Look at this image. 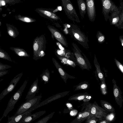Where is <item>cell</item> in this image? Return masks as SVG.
Here are the masks:
<instances>
[{
  "label": "cell",
  "mask_w": 123,
  "mask_h": 123,
  "mask_svg": "<svg viewBox=\"0 0 123 123\" xmlns=\"http://www.w3.org/2000/svg\"><path fill=\"white\" fill-rule=\"evenodd\" d=\"M74 36L77 39L79 38V36L78 34L77 33H75L74 34Z\"/></svg>",
  "instance_id": "cell-44"
},
{
  "label": "cell",
  "mask_w": 123,
  "mask_h": 123,
  "mask_svg": "<svg viewBox=\"0 0 123 123\" xmlns=\"http://www.w3.org/2000/svg\"><path fill=\"white\" fill-rule=\"evenodd\" d=\"M92 98V96L89 94H88L86 97V98L83 100L84 102L88 101L91 100V99Z\"/></svg>",
  "instance_id": "cell-39"
},
{
  "label": "cell",
  "mask_w": 123,
  "mask_h": 123,
  "mask_svg": "<svg viewBox=\"0 0 123 123\" xmlns=\"http://www.w3.org/2000/svg\"><path fill=\"white\" fill-rule=\"evenodd\" d=\"M77 60L80 64L82 65H84L85 64V61L82 58L79 57L77 58Z\"/></svg>",
  "instance_id": "cell-36"
},
{
  "label": "cell",
  "mask_w": 123,
  "mask_h": 123,
  "mask_svg": "<svg viewBox=\"0 0 123 123\" xmlns=\"http://www.w3.org/2000/svg\"><path fill=\"white\" fill-rule=\"evenodd\" d=\"M55 113L54 111L49 115L43 117L42 119L36 122V123H46L49 120L52 118L54 114Z\"/></svg>",
  "instance_id": "cell-27"
},
{
  "label": "cell",
  "mask_w": 123,
  "mask_h": 123,
  "mask_svg": "<svg viewBox=\"0 0 123 123\" xmlns=\"http://www.w3.org/2000/svg\"><path fill=\"white\" fill-rule=\"evenodd\" d=\"M11 67V66L9 65L4 64L0 62V71L6 70Z\"/></svg>",
  "instance_id": "cell-33"
},
{
  "label": "cell",
  "mask_w": 123,
  "mask_h": 123,
  "mask_svg": "<svg viewBox=\"0 0 123 123\" xmlns=\"http://www.w3.org/2000/svg\"><path fill=\"white\" fill-rule=\"evenodd\" d=\"M98 123H109L110 122L106 120L105 118H100Z\"/></svg>",
  "instance_id": "cell-35"
},
{
  "label": "cell",
  "mask_w": 123,
  "mask_h": 123,
  "mask_svg": "<svg viewBox=\"0 0 123 123\" xmlns=\"http://www.w3.org/2000/svg\"><path fill=\"white\" fill-rule=\"evenodd\" d=\"M100 102L101 106L104 110L109 112L115 113L114 108L110 103L103 100H101Z\"/></svg>",
  "instance_id": "cell-21"
},
{
  "label": "cell",
  "mask_w": 123,
  "mask_h": 123,
  "mask_svg": "<svg viewBox=\"0 0 123 123\" xmlns=\"http://www.w3.org/2000/svg\"><path fill=\"white\" fill-rule=\"evenodd\" d=\"M3 80V79H2L0 80V82Z\"/></svg>",
  "instance_id": "cell-46"
},
{
  "label": "cell",
  "mask_w": 123,
  "mask_h": 123,
  "mask_svg": "<svg viewBox=\"0 0 123 123\" xmlns=\"http://www.w3.org/2000/svg\"><path fill=\"white\" fill-rule=\"evenodd\" d=\"M47 27L52 34L60 43L66 47L67 44L66 39L63 34L55 28L49 25Z\"/></svg>",
  "instance_id": "cell-11"
},
{
  "label": "cell",
  "mask_w": 123,
  "mask_h": 123,
  "mask_svg": "<svg viewBox=\"0 0 123 123\" xmlns=\"http://www.w3.org/2000/svg\"><path fill=\"white\" fill-rule=\"evenodd\" d=\"M89 85L88 82L86 81L80 83L78 85L75 86V91L82 89H86L89 87Z\"/></svg>",
  "instance_id": "cell-26"
},
{
  "label": "cell",
  "mask_w": 123,
  "mask_h": 123,
  "mask_svg": "<svg viewBox=\"0 0 123 123\" xmlns=\"http://www.w3.org/2000/svg\"><path fill=\"white\" fill-rule=\"evenodd\" d=\"M59 59L61 61L62 63H64L65 64H68L69 65H71L73 64V62L71 61L66 59L62 57H60Z\"/></svg>",
  "instance_id": "cell-32"
},
{
  "label": "cell",
  "mask_w": 123,
  "mask_h": 123,
  "mask_svg": "<svg viewBox=\"0 0 123 123\" xmlns=\"http://www.w3.org/2000/svg\"><path fill=\"white\" fill-rule=\"evenodd\" d=\"M104 39V37L103 36H101L98 39V40L99 42L103 41Z\"/></svg>",
  "instance_id": "cell-43"
},
{
  "label": "cell",
  "mask_w": 123,
  "mask_h": 123,
  "mask_svg": "<svg viewBox=\"0 0 123 123\" xmlns=\"http://www.w3.org/2000/svg\"><path fill=\"white\" fill-rule=\"evenodd\" d=\"M122 0H120V3H121L122 1Z\"/></svg>",
  "instance_id": "cell-48"
},
{
  "label": "cell",
  "mask_w": 123,
  "mask_h": 123,
  "mask_svg": "<svg viewBox=\"0 0 123 123\" xmlns=\"http://www.w3.org/2000/svg\"><path fill=\"white\" fill-rule=\"evenodd\" d=\"M88 94L87 92L75 94L70 97L69 100H84Z\"/></svg>",
  "instance_id": "cell-22"
},
{
  "label": "cell",
  "mask_w": 123,
  "mask_h": 123,
  "mask_svg": "<svg viewBox=\"0 0 123 123\" xmlns=\"http://www.w3.org/2000/svg\"><path fill=\"white\" fill-rule=\"evenodd\" d=\"M102 6V13L105 20L110 17L109 14L113 12H119V7L117 6L111 0H101Z\"/></svg>",
  "instance_id": "cell-5"
},
{
  "label": "cell",
  "mask_w": 123,
  "mask_h": 123,
  "mask_svg": "<svg viewBox=\"0 0 123 123\" xmlns=\"http://www.w3.org/2000/svg\"><path fill=\"white\" fill-rule=\"evenodd\" d=\"M100 88L101 93L103 95H106L107 94V88L105 81L101 82Z\"/></svg>",
  "instance_id": "cell-31"
},
{
  "label": "cell",
  "mask_w": 123,
  "mask_h": 123,
  "mask_svg": "<svg viewBox=\"0 0 123 123\" xmlns=\"http://www.w3.org/2000/svg\"><path fill=\"white\" fill-rule=\"evenodd\" d=\"M37 106L33 107L25 112L16 116L13 115L11 117H8L7 123H18L23 118L26 116L31 114V112L37 109Z\"/></svg>",
  "instance_id": "cell-12"
},
{
  "label": "cell",
  "mask_w": 123,
  "mask_h": 123,
  "mask_svg": "<svg viewBox=\"0 0 123 123\" xmlns=\"http://www.w3.org/2000/svg\"><path fill=\"white\" fill-rule=\"evenodd\" d=\"M113 84V95L117 104L120 108H122L123 102L121 90L116 84V81L114 79L112 80Z\"/></svg>",
  "instance_id": "cell-10"
},
{
  "label": "cell",
  "mask_w": 123,
  "mask_h": 123,
  "mask_svg": "<svg viewBox=\"0 0 123 123\" xmlns=\"http://www.w3.org/2000/svg\"><path fill=\"white\" fill-rule=\"evenodd\" d=\"M115 113L113 112H111L110 113L106 115L105 118L107 120L110 122H113L115 119Z\"/></svg>",
  "instance_id": "cell-30"
},
{
  "label": "cell",
  "mask_w": 123,
  "mask_h": 123,
  "mask_svg": "<svg viewBox=\"0 0 123 123\" xmlns=\"http://www.w3.org/2000/svg\"><path fill=\"white\" fill-rule=\"evenodd\" d=\"M2 5L3 6L4 5H5V3L3 1H2Z\"/></svg>",
  "instance_id": "cell-45"
},
{
  "label": "cell",
  "mask_w": 123,
  "mask_h": 123,
  "mask_svg": "<svg viewBox=\"0 0 123 123\" xmlns=\"http://www.w3.org/2000/svg\"><path fill=\"white\" fill-rule=\"evenodd\" d=\"M23 74L21 73L16 75L11 81L8 86L0 94V100L9 93L12 91L22 76Z\"/></svg>",
  "instance_id": "cell-8"
},
{
  "label": "cell",
  "mask_w": 123,
  "mask_h": 123,
  "mask_svg": "<svg viewBox=\"0 0 123 123\" xmlns=\"http://www.w3.org/2000/svg\"><path fill=\"white\" fill-rule=\"evenodd\" d=\"M52 61L61 77L65 83H66L67 80L68 78L74 79L75 78V77L70 75L67 73L57 61L53 58H52Z\"/></svg>",
  "instance_id": "cell-14"
},
{
  "label": "cell",
  "mask_w": 123,
  "mask_h": 123,
  "mask_svg": "<svg viewBox=\"0 0 123 123\" xmlns=\"http://www.w3.org/2000/svg\"><path fill=\"white\" fill-rule=\"evenodd\" d=\"M7 32L11 37L15 38L19 34V32L15 27L10 25H7Z\"/></svg>",
  "instance_id": "cell-20"
},
{
  "label": "cell",
  "mask_w": 123,
  "mask_h": 123,
  "mask_svg": "<svg viewBox=\"0 0 123 123\" xmlns=\"http://www.w3.org/2000/svg\"><path fill=\"white\" fill-rule=\"evenodd\" d=\"M18 19L20 20L27 23H31L36 21V20L31 17L27 16H21Z\"/></svg>",
  "instance_id": "cell-28"
},
{
  "label": "cell",
  "mask_w": 123,
  "mask_h": 123,
  "mask_svg": "<svg viewBox=\"0 0 123 123\" xmlns=\"http://www.w3.org/2000/svg\"><path fill=\"white\" fill-rule=\"evenodd\" d=\"M90 115V110L87 108L84 111L79 112L76 117L70 123H81L86 120Z\"/></svg>",
  "instance_id": "cell-15"
},
{
  "label": "cell",
  "mask_w": 123,
  "mask_h": 123,
  "mask_svg": "<svg viewBox=\"0 0 123 123\" xmlns=\"http://www.w3.org/2000/svg\"><path fill=\"white\" fill-rule=\"evenodd\" d=\"M46 112L43 111L36 112L32 114L26 116L23 118L18 123H30L39 118Z\"/></svg>",
  "instance_id": "cell-13"
},
{
  "label": "cell",
  "mask_w": 123,
  "mask_h": 123,
  "mask_svg": "<svg viewBox=\"0 0 123 123\" xmlns=\"http://www.w3.org/2000/svg\"><path fill=\"white\" fill-rule=\"evenodd\" d=\"M87 108L90 110V116H95L99 118H105L106 115L105 110L98 105L95 102L93 104H90Z\"/></svg>",
  "instance_id": "cell-7"
},
{
  "label": "cell",
  "mask_w": 123,
  "mask_h": 123,
  "mask_svg": "<svg viewBox=\"0 0 123 123\" xmlns=\"http://www.w3.org/2000/svg\"><path fill=\"white\" fill-rule=\"evenodd\" d=\"M11 50L14 51L18 56L23 57H29L30 55L24 49L18 47H11L10 48Z\"/></svg>",
  "instance_id": "cell-19"
},
{
  "label": "cell",
  "mask_w": 123,
  "mask_h": 123,
  "mask_svg": "<svg viewBox=\"0 0 123 123\" xmlns=\"http://www.w3.org/2000/svg\"><path fill=\"white\" fill-rule=\"evenodd\" d=\"M77 110L73 109L70 111V115L71 116H75L77 115Z\"/></svg>",
  "instance_id": "cell-34"
},
{
  "label": "cell",
  "mask_w": 123,
  "mask_h": 123,
  "mask_svg": "<svg viewBox=\"0 0 123 123\" xmlns=\"http://www.w3.org/2000/svg\"><path fill=\"white\" fill-rule=\"evenodd\" d=\"M46 43V38L43 35L35 38L33 43L34 59L37 60L45 55Z\"/></svg>",
  "instance_id": "cell-1"
},
{
  "label": "cell",
  "mask_w": 123,
  "mask_h": 123,
  "mask_svg": "<svg viewBox=\"0 0 123 123\" xmlns=\"http://www.w3.org/2000/svg\"><path fill=\"white\" fill-rule=\"evenodd\" d=\"M42 81L44 82V84L48 83L50 78L49 72L48 69L46 70L41 75Z\"/></svg>",
  "instance_id": "cell-25"
},
{
  "label": "cell",
  "mask_w": 123,
  "mask_h": 123,
  "mask_svg": "<svg viewBox=\"0 0 123 123\" xmlns=\"http://www.w3.org/2000/svg\"><path fill=\"white\" fill-rule=\"evenodd\" d=\"M86 12L88 17L92 21H94L96 16L94 0H85Z\"/></svg>",
  "instance_id": "cell-9"
},
{
  "label": "cell",
  "mask_w": 123,
  "mask_h": 123,
  "mask_svg": "<svg viewBox=\"0 0 123 123\" xmlns=\"http://www.w3.org/2000/svg\"><path fill=\"white\" fill-rule=\"evenodd\" d=\"M42 97L41 95H40L27 99L25 102L20 106L14 115L16 116L24 113L33 107H37Z\"/></svg>",
  "instance_id": "cell-4"
},
{
  "label": "cell",
  "mask_w": 123,
  "mask_h": 123,
  "mask_svg": "<svg viewBox=\"0 0 123 123\" xmlns=\"http://www.w3.org/2000/svg\"><path fill=\"white\" fill-rule=\"evenodd\" d=\"M38 81V79L37 78L31 85L25 98L26 100L35 97L36 94L38 92L39 90Z\"/></svg>",
  "instance_id": "cell-17"
},
{
  "label": "cell",
  "mask_w": 123,
  "mask_h": 123,
  "mask_svg": "<svg viewBox=\"0 0 123 123\" xmlns=\"http://www.w3.org/2000/svg\"><path fill=\"white\" fill-rule=\"evenodd\" d=\"M56 44L61 50H63V51H64V48L59 43L57 42L56 43Z\"/></svg>",
  "instance_id": "cell-41"
},
{
  "label": "cell",
  "mask_w": 123,
  "mask_h": 123,
  "mask_svg": "<svg viewBox=\"0 0 123 123\" xmlns=\"http://www.w3.org/2000/svg\"><path fill=\"white\" fill-rule=\"evenodd\" d=\"M27 82L28 80H25L19 89L11 97L9 101L7 106L4 112L3 116L0 119V122L3 118L4 117H6L8 113L14 109L16 103L21 98Z\"/></svg>",
  "instance_id": "cell-2"
},
{
  "label": "cell",
  "mask_w": 123,
  "mask_h": 123,
  "mask_svg": "<svg viewBox=\"0 0 123 123\" xmlns=\"http://www.w3.org/2000/svg\"><path fill=\"white\" fill-rule=\"evenodd\" d=\"M80 14L82 18H83L86 12V7L85 0H77Z\"/></svg>",
  "instance_id": "cell-18"
},
{
  "label": "cell",
  "mask_w": 123,
  "mask_h": 123,
  "mask_svg": "<svg viewBox=\"0 0 123 123\" xmlns=\"http://www.w3.org/2000/svg\"><path fill=\"white\" fill-rule=\"evenodd\" d=\"M51 9L43 8H38L35 11L40 16L48 19L51 21H57L60 20L61 18Z\"/></svg>",
  "instance_id": "cell-6"
},
{
  "label": "cell",
  "mask_w": 123,
  "mask_h": 123,
  "mask_svg": "<svg viewBox=\"0 0 123 123\" xmlns=\"http://www.w3.org/2000/svg\"><path fill=\"white\" fill-rule=\"evenodd\" d=\"M8 70H3L0 71V77L6 75L8 73Z\"/></svg>",
  "instance_id": "cell-37"
},
{
  "label": "cell",
  "mask_w": 123,
  "mask_h": 123,
  "mask_svg": "<svg viewBox=\"0 0 123 123\" xmlns=\"http://www.w3.org/2000/svg\"><path fill=\"white\" fill-rule=\"evenodd\" d=\"M62 6L66 15L70 19L80 21L78 16L74 7L70 0H61Z\"/></svg>",
  "instance_id": "cell-3"
},
{
  "label": "cell",
  "mask_w": 123,
  "mask_h": 123,
  "mask_svg": "<svg viewBox=\"0 0 123 123\" xmlns=\"http://www.w3.org/2000/svg\"><path fill=\"white\" fill-rule=\"evenodd\" d=\"M0 58L2 59L7 61H8L14 63H17L13 61L9 55L6 51L4 49H1L0 47Z\"/></svg>",
  "instance_id": "cell-24"
},
{
  "label": "cell",
  "mask_w": 123,
  "mask_h": 123,
  "mask_svg": "<svg viewBox=\"0 0 123 123\" xmlns=\"http://www.w3.org/2000/svg\"><path fill=\"white\" fill-rule=\"evenodd\" d=\"M65 104L69 111H70L74 109L71 103L67 102Z\"/></svg>",
  "instance_id": "cell-38"
},
{
  "label": "cell",
  "mask_w": 123,
  "mask_h": 123,
  "mask_svg": "<svg viewBox=\"0 0 123 123\" xmlns=\"http://www.w3.org/2000/svg\"><path fill=\"white\" fill-rule=\"evenodd\" d=\"M69 92V91H66L59 93L50 97L40 103H39L37 107V108L54 100L66 96L68 94Z\"/></svg>",
  "instance_id": "cell-16"
},
{
  "label": "cell",
  "mask_w": 123,
  "mask_h": 123,
  "mask_svg": "<svg viewBox=\"0 0 123 123\" xmlns=\"http://www.w3.org/2000/svg\"><path fill=\"white\" fill-rule=\"evenodd\" d=\"M100 118L96 117L95 116H89L86 120V123H97Z\"/></svg>",
  "instance_id": "cell-29"
},
{
  "label": "cell",
  "mask_w": 123,
  "mask_h": 123,
  "mask_svg": "<svg viewBox=\"0 0 123 123\" xmlns=\"http://www.w3.org/2000/svg\"><path fill=\"white\" fill-rule=\"evenodd\" d=\"M1 33L0 31V37H1Z\"/></svg>",
  "instance_id": "cell-47"
},
{
  "label": "cell",
  "mask_w": 123,
  "mask_h": 123,
  "mask_svg": "<svg viewBox=\"0 0 123 123\" xmlns=\"http://www.w3.org/2000/svg\"><path fill=\"white\" fill-rule=\"evenodd\" d=\"M119 12H113L111 13L109 18L111 23L113 24H116L120 21Z\"/></svg>",
  "instance_id": "cell-23"
},
{
  "label": "cell",
  "mask_w": 123,
  "mask_h": 123,
  "mask_svg": "<svg viewBox=\"0 0 123 123\" xmlns=\"http://www.w3.org/2000/svg\"><path fill=\"white\" fill-rule=\"evenodd\" d=\"M117 65L119 69L120 70L121 72L123 73V67L122 65L119 63V62H117Z\"/></svg>",
  "instance_id": "cell-40"
},
{
  "label": "cell",
  "mask_w": 123,
  "mask_h": 123,
  "mask_svg": "<svg viewBox=\"0 0 123 123\" xmlns=\"http://www.w3.org/2000/svg\"><path fill=\"white\" fill-rule=\"evenodd\" d=\"M57 53L59 55H63L64 54V52L62 50H59L58 51H57Z\"/></svg>",
  "instance_id": "cell-42"
}]
</instances>
